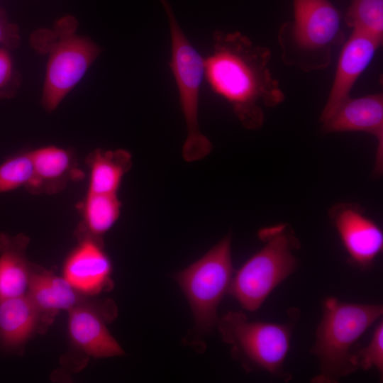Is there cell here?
<instances>
[{"label":"cell","instance_id":"obj_9","mask_svg":"<svg viewBox=\"0 0 383 383\" xmlns=\"http://www.w3.org/2000/svg\"><path fill=\"white\" fill-rule=\"evenodd\" d=\"M328 215L350 263L362 270L372 268L383 249V232L379 225L352 203L333 205Z\"/></svg>","mask_w":383,"mask_h":383},{"label":"cell","instance_id":"obj_17","mask_svg":"<svg viewBox=\"0 0 383 383\" xmlns=\"http://www.w3.org/2000/svg\"><path fill=\"white\" fill-rule=\"evenodd\" d=\"M26 294L40 313L42 321L84 301V294L65 277L47 272H31Z\"/></svg>","mask_w":383,"mask_h":383},{"label":"cell","instance_id":"obj_21","mask_svg":"<svg viewBox=\"0 0 383 383\" xmlns=\"http://www.w3.org/2000/svg\"><path fill=\"white\" fill-rule=\"evenodd\" d=\"M33 174L30 150L8 157L0 164V194L26 187Z\"/></svg>","mask_w":383,"mask_h":383},{"label":"cell","instance_id":"obj_18","mask_svg":"<svg viewBox=\"0 0 383 383\" xmlns=\"http://www.w3.org/2000/svg\"><path fill=\"white\" fill-rule=\"evenodd\" d=\"M85 163L89 170L87 192L118 194L133 162L131 154L126 150L97 148L87 155Z\"/></svg>","mask_w":383,"mask_h":383},{"label":"cell","instance_id":"obj_24","mask_svg":"<svg viewBox=\"0 0 383 383\" xmlns=\"http://www.w3.org/2000/svg\"><path fill=\"white\" fill-rule=\"evenodd\" d=\"M20 43L18 27L9 22L4 11L0 8V48L12 50Z\"/></svg>","mask_w":383,"mask_h":383},{"label":"cell","instance_id":"obj_2","mask_svg":"<svg viewBox=\"0 0 383 383\" xmlns=\"http://www.w3.org/2000/svg\"><path fill=\"white\" fill-rule=\"evenodd\" d=\"M72 16L57 20L52 28H41L30 36V44L47 57L41 104L51 113L83 79L101 52L90 38L77 33Z\"/></svg>","mask_w":383,"mask_h":383},{"label":"cell","instance_id":"obj_14","mask_svg":"<svg viewBox=\"0 0 383 383\" xmlns=\"http://www.w3.org/2000/svg\"><path fill=\"white\" fill-rule=\"evenodd\" d=\"M31 179L25 189L33 194H55L84 176L71 149L45 145L30 150Z\"/></svg>","mask_w":383,"mask_h":383},{"label":"cell","instance_id":"obj_10","mask_svg":"<svg viewBox=\"0 0 383 383\" xmlns=\"http://www.w3.org/2000/svg\"><path fill=\"white\" fill-rule=\"evenodd\" d=\"M68 331L71 340L83 352L94 358L119 356L123 350L111 335L107 323L116 317L111 300L94 305L82 302L68 311Z\"/></svg>","mask_w":383,"mask_h":383},{"label":"cell","instance_id":"obj_8","mask_svg":"<svg viewBox=\"0 0 383 383\" xmlns=\"http://www.w3.org/2000/svg\"><path fill=\"white\" fill-rule=\"evenodd\" d=\"M233 274L231 237L227 235L200 259L175 274L199 333L206 334L216 326L217 309L228 294Z\"/></svg>","mask_w":383,"mask_h":383},{"label":"cell","instance_id":"obj_5","mask_svg":"<svg viewBox=\"0 0 383 383\" xmlns=\"http://www.w3.org/2000/svg\"><path fill=\"white\" fill-rule=\"evenodd\" d=\"M257 235L263 246L234 272L228 294L251 312L258 310L274 289L295 272L298 261L294 252L300 248L288 224L262 228Z\"/></svg>","mask_w":383,"mask_h":383},{"label":"cell","instance_id":"obj_13","mask_svg":"<svg viewBox=\"0 0 383 383\" xmlns=\"http://www.w3.org/2000/svg\"><path fill=\"white\" fill-rule=\"evenodd\" d=\"M79 243L64 265V277L84 295H94L112 285L111 262L101 238L78 235Z\"/></svg>","mask_w":383,"mask_h":383},{"label":"cell","instance_id":"obj_1","mask_svg":"<svg viewBox=\"0 0 383 383\" xmlns=\"http://www.w3.org/2000/svg\"><path fill=\"white\" fill-rule=\"evenodd\" d=\"M212 40L211 52L204 58V77L244 128L260 129L264 109L277 106L285 99L269 67L270 49L239 31L216 30Z\"/></svg>","mask_w":383,"mask_h":383},{"label":"cell","instance_id":"obj_16","mask_svg":"<svg viewBox=\"0 0 383 383\" xmlns=\"http://www.w3.org/2000/svg\"><path fill=\"white\" fill-rule=\"evenodd\" d=\"M29 238L23 233H0V300L26 294L31 274L26 250Z\"/></svg>","mask_w":383,"mask_h":383},{"label":"cell","instance_id":"obj_19","mask_svg":"<svg viewBox=\"0 0 383 383\" xmlns=\"http://www.w3.org/2000/svg\"><path fill=\"white\" fill-rule=\"evenodd\" d=\"M79 209L82 221L77 235L101 238L118 219L121 202L118 194L87 192Z\"/></svg>","mask_w":383,"mask_h":383},{"label":"cell","instance_id":"obj_12","mask_svg":"<svg viewBox=\"0 0 383 383\" xmlns=\"http://www.w3.org/2000/svg\"><path fill=\"white\" fill-rule=\"evenodd\" d=\"M382 43L367 35L353 31L345 40L339 55L334 79L320 121L328 119L350 96V91L360 74L373 59Z\"/></svg>","mask_w":383,"mask_h":383},{"label":"cell","instance_id":"obj_11","mask_svg":"<svg viewBox=\"0 0 383 383\" xmlns=\"http://www.w3.org/2000/svg\"><path fill=\"white\" fill-rule=\"evenodd\" d=\"M326 133L364 132L377 140L374 174L383 171V94H372L347 99L322 123Z\"/></svg>","mask_w":383,"mask_h":383},{"label":"cell","instance_id":"obj_23","mask_svg":"<svg viewBox=\"0 0 383 383\" xmlns=\"http://www.w3.org/2000/svg\"><path fill=\"white\" fill-rule=\"evenodd\" d=\"M21 77L9 50L0 48V99H11L18 91Z\"/></svg>","mask_w":383,"mask_h":383},{"label":"cell","instance_id":"obj_7","mask_svg":"<svg viewBox=\"0 0 383 383\" xmlns=\"http://www.w3.org/2000/svg\"><path fill=\"white\" fill-rule=\"evenodd\" d=\"M165 12L170 33V67L177 87L187 136L182 157L191 162L206 157L212 149L209 139L199 127V108L201 85L204 77V58L190 43L179 26L168 0H158Z\"/></svg>","mask_w":383,"mask_h":383},{"label":"cell","instance_id":"obj_4","mask_svg":"<svg viewBox=\"0 0 383 383\" xmlns=\"http://www.w3.org/2000/svg\"><path fill=\"white\" fill-rule=\"evenodd\" d=\"M294 20L277 35L282 61L305 72L327 68L333 48L345 40L341 16L328 0H294Z\"/></svg>","mask_w":383,"mask_h":383},{"label":"cell","instance_id":"obj_20","mask_svg":"<svg viewBox=\"0 0 383 383\" xmlns=\"http://www.w3.org/2000/svg\"><path fill=\"white\" fill-rule=\"evenodd\" d=\"M345 20L353 31L382 43L383 0H352Z\"/></svg>","mask_w":383,"mask_h":383},{"label":"cell","instance_id":"obj_22","mask_svg":"<svg viewBox=\"0 0 383 383\" xmlns=\"http://www.w3.org/2000/svg\"><path fill=\"white\" fill-rule=\"evenodd\" d=\"M354 362L357 370L376 369L383 375V321L376 326L369 343L353 353Z\"/></svg>","mask_w":383,"mask_h":383},{"label":"cell","instance_id":"obj_15","mask_svg":"<svg viewBox=\"0 0 383 383\" xmlns=\"http://www.w3.org/2000/svg\"><path fill=\"white\" fill-rule=\"evenodd\" d=\"M40 313L27 294L0 300V349L16 353L33 335Z\"/></svg>","mask_w":383,"mask_h":383},{"label":"cell","instance_id":"obj_3","mask_svg":"<svg viewBox=\"0 0 383 383\" xmlns=\"http://www.w3.org/2000/svg\"><path fill=\"white\" fill-rule=\"evenodd\" d=\"M322 310L311 350L318 359L319 373L312 382L335 383L357 370L353 348L365 331L382 318L383 306L345 302L328 296L323 301Z\"/></svg>","mask_w":383,"mask_h":383},{"label":"cell","instance_id":"obj_6","mask_svg":"<svg viewBox=\"0 0 383 383\" xmlns=\"http://www.w3.org/2000/svg\"><path fill=\"white\" fill-rule=\"evenodd\" d=\"M284 323L251 321L242 311H228L218 318L216 326L223 342L247 372L261 370L284 380L291 379L284 362L300 312L291 308Z\"/></svg>","mask_w":383,"mask_h":383}]
</instances>
